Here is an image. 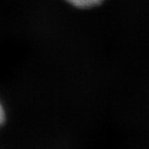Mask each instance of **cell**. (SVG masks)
<instances>
[{"instance_id":"cell-1","label":"cell","mask_w":149,"mask_h":149,"mask_svg":"<svg viewBox=\"0 0 149 149\" xmlns=\"http://www.w3.org/2000/svg\"><path fill=\"white\" fill-rule=\"evenodd\" d=\"M69 4L80 9H88L93 8L102 3L103 0H66Z\"/></svg>"},{"instance_id":"cell-2","label":"cell","mask_w":149,"mask_h":149,"mask_svg":"<svg viewBox=\"0 0 149 149\" xmlns=\"http://www.w3.org/2000/svg\"><path fill=\"white\" fill-rule=\"evenodd\" d=\"M5 120H6V112L2 103L0 102V126L4 124Z\"/></svg>"}]
</instances>
